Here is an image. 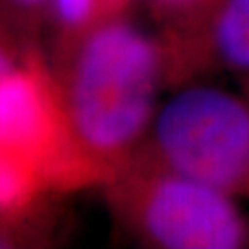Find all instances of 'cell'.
Masks as SVG:
<instances>
[{
	"label": "cell",
	"mask_w": 249,
	"mask_h": 249,
	"mask_svg": "<svg viewBox=\"0 0 249 249\" xmlns=\"http://www.w3.org/2000/svg\"><path fill=\"white\" fill-rule=\"evenodd\" d=\"M61 53L57 83L71 133L100 185H107L142 150L157 92L168 78L164 45L111 17Z\"/></svg>",
	"instance_id": "6da1fadb"
},
{
	"label": "cell",
	"mask_w": 249,
	"mask_h": 249,
	"mask_svg": "<svg viewBox=\"0 0 249 249\" xmlns=\"http://www.w3.org/2000/svg\"><path fill=\"white\" fill-rule=\"evenodd\" d=\"M118 222L137 238L166 249H234L248 223L231 194L185 178L141 150L107 183Z\"/></svg>",
	"instance_id": "7a4b0ae2"
},
{
	"label": "cell",
	"mask_w": 249,
	"mask_h": 249,
	"mask_svg": "<svg viewBox=\"0 0 249 249\" xmlns=\"http://www.w3.org/2000/svg\"><path fill=\"white\" fill-rule=\"evenodd\" d=\"M142 150L168 170L225 194H249V104L218 87L178 92L151 122Z\"/></svg>",
	"instance_id": "3957f363"
},
{
	"label": "cell",
	"mask_w": 249,
	"mask_h": 249,
	"mask_svg": "<svg viewBox=\"0 0 249 249\" xmlns=\"http://www.w3.org/2000/svg\"><path fill=\"white\" fill-rule=\"evenodd\" d=\"M0 159L28 164L48 190L100 185L74 142L57 78L34 52L0 74Z\"/></svg>",
	"instance_id": "277c9868"
},
{
	"label": "cell",
	"mask_w": 249,
	"mask_h": 249,
	"mask_svg": "<svg viewBox=\"0 0 249 249\" xmlns=\"http://www.w3.org/2000/svg\"><path fill=\"white\" fill-rule=\"evenodd\" d=\"M168 78L197 65H220L249 80V0H216L192 26L162 41Z\"/></svg>",
	"instance_id": "5b68a950"
},
{
	"label": "cell",
	"mask_w": 249,
	"mask_h": 249,
	"mask_svg": "<svg viewBox=\"0 0 249 249\" xmlns=\"http://www.w3.org/2000/svg\"><path fill=\"white\" fill-rule=\"evenodd\" d=\"M48 222L43 218V209L32 207L20 213H0V248L30 246L43 242L48 231Z\"/></svg>",
	"instance_id": "8992f818"
},
{
	"label": "cell",
	"mask_w": 249,
	"mask_h": 249,
	"mask_svg": "<svg viewBox=\"0 0 249 249\" xmlns=\"http://www.w3.org/2000/svg\"><path fill=\"white\" fill-rule=\"evenodd\" d=\"M63 34V50L80 39L96 22L94 0H53Z\"/></svg>",
	"instance_id": "52a82bcc"
},
{
	"label": "cell",
	"mask_w": 249,
	"mask_h": 249,
	"mask_svg": "<svg viewBox=\"0 0 249 249\" xmlns=\"http://www.w3.org/2000/svg\"><path fill=\"white\" fill-rule=\"evenodd\" d=\"M216 0H150L157 17L166 20L172 32L192 26L214 6Z\"/></svg>",
	"instance_id": "ba28073f"
},
{
	"label": "cell",
	"mask_w": 249,
	"mask_h": 249,
	"mask_svg": "<svg viewBox=\"0 0 249 249\" xmlns=\"http://www.w3.org/2000/svg\"><path fill=\"white\" fill-rule=\"evenodd\" d=\"M6 2L26 17H41L46 9L53 6V0H6Z\"/></svg>",
	"instance_id": "9c48e42d"
},
{
	"label": "cell",
	"mask_w": 249,
	"mask_h": 249,
	"mask_svg": "<svg viewBox=\"0 0 249 249\" xmlns=\"http://www.w3.org/2000/svg\"><path fill=\"white\" fill-rule=\"evenodd\" d=\"M131 0H94L96 6V22L104 18L120 17Z\"/></svg>",
	"instance_id": "30bf717a"
},
{
	"label": "cell",
	"mask_w": 249,
	"mask_h": 249,
	"mask_svg": "<svg viewBox=\"0 0 249 249\" xmlns=\"http://www.w3.org/2000/svg\"><path fill=\"white\" fill-rule=\"evenodd\" d=\"M11 45L6 37L0 34V74L6 72L9 67H13L15 61H13V53H11Z\"/></svg>",
	"instance_id": "8fae6325"
}]
</instances>
